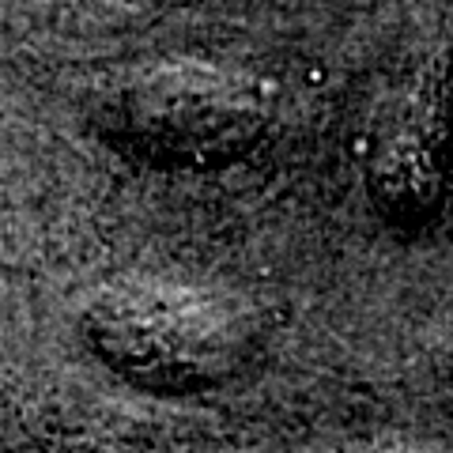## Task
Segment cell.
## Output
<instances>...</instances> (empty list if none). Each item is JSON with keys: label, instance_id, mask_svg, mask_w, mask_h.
<instances>
[{"label": "cell", "instance_id": "6da1fadb", "mask_svg": "<svg viewBox=\"0 0 453 453\" xmlns=\"http://www.w3.org/2000/svg\"><path fill=\"white\" fill-rule=\"evenodd\" d=\"M84 336L113 374L140 389L204 393L249 363L253 318L215 287L125 272L91 295Z\"/></svg>", "mask_w": 453, "mask_h": 453}, {"label": "cell", "instance_id": "7a4b0ae2", "mask_svg": "<svg viewBox=\"0 0 453 453\" xmlns=\"http://www.w3.org/2000/svg\"><path fill=\"white\" fill-rule=\"evenodd\" d=\"M102 128L159 166H223L264 136L272 102L257 79L200 57L133 64L99 102Z\"/></svg>", "mask_w": 453, "mask_h": 453}, {"label": "cell", "instance_id": "3957f363", "mask_svg": "<svg viewBox=\"0 0 453 453\" xmlns=\"http://www.w3.org/2000/svg\"><path fill=\"white\" fill-rule=\"evenodd\" d=\"M453 125L438 57H412L378 84L363 121V185L396 231H427L450 189Z\"/></svg>", "mask_w": 453, "mask_h": 453}]
</instances>
